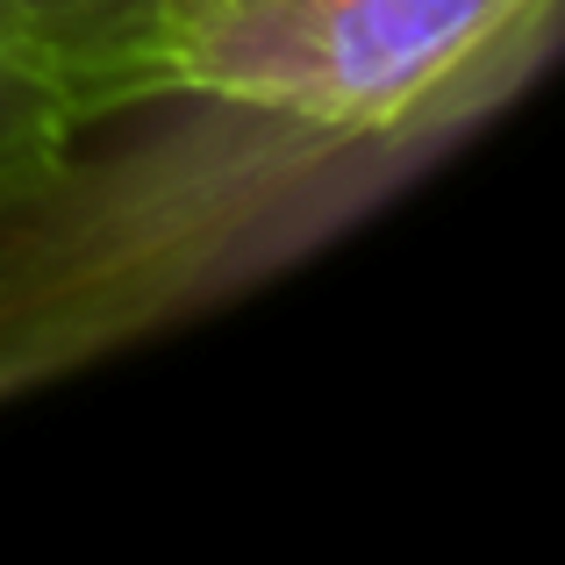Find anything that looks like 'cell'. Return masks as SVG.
<instances>
[{
	"mask_svg": "<svg viewBox=\"0 0 565 565\" xmlns=\"http://www.w3.org/2000/svg\"><path fill=\"white\" fill-rule=\"evenodd\" d=\"M552 0H222L186 65V100L380 137L444 94Z\"/></svg>",
	"mask_w": 565,
	"mask_h": 565,
	"instance_id": "cell-1",
	"label": "cell"
},
{
	"mask_svg": "<svg viewBox=\"0 0 565 565\" xmlns=\"http://www.w3.org/2000/svg\"><path fill=\"white\" fill-rule=\"evenodd\" d=\"M86 129L51 94L0 72V244L22 230L36 207H51L72 180V151Z\"/></svg>",
	"mask_w": 565,
	"mask_h": 565,
	"instance_id": "cell-3",
	"label": "cell"
},
{
	"mask_svg": "<svg viewBox=\"0 0 565 565\" xmlns=\"http://www.w3.org/2000/svg\"><path fill=\"white\" fill-rule=\"evenodd\" d=\"M222 0H0V72L79 129L186 100V65Z\"/></svg>",
	"mask_w": 565,
	"mask_h": 565,
	"instance_id": "cell-2",
	"label": "cell"
}]
</instances>
